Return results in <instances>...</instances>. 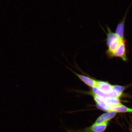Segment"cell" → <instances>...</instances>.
Listing matches in <instances>:
<instances>
[{
  "label": "cell",
  "mask_w": 132,
  "mask_h": 132,
  "mask_svg": "<svg viewBox=\"0 0 132 132\" xmlns=\"http://www.w3.org/2000/svg\"><path fill=\"white\" fill-rule=\"evenodd\" d=\"M125 39L122 41L117 49L110 57L121 58L123 60L127 59L126 56V45Z\"/></svg>",
  "instance_id": "6da1fadb"
},
{
  "label": "cell",
  "mask_w": 132,
  "mask_h": 132,
  "mask_svg": "<svg viewBox=\"0 0 132 132\" xmlns=\"http://www.w3.org/2000/svg\"><path fill=\"white\" fill-rule=\"evenodd\" d=\"M108 121L103 122L95 123L90 127L85 129L80 132H103L106 129Z\"/></svg>",
  "instance_id": "7a4b0ae2"
},
{
  "label": "cell",
  "mask_w": 132,
  "mask_h": 132,
  "mask_svg": "<svg viewBox=\"0 0 132 132\" xmlns=\"http://www.w3.org/2000/svg\"><path fill=\"white\" fill-rule=\"evenodd\" d=\"M70 70L72 71L74 74H75L86 85L88 86L89 87H92V88L96 86L97 83V81L94 80L93 79L90 78V77H88L80 75V74L76 73V72L73 71V70H71V69H70Z\"/></svg>",
  "instance_id": "3957f363"
},
{
  "label": "cell",
  "mask_w": 132,
  "mask_h": 132,
  "mask_svg": "<svg viewBox=\"0 0 132 132\" xmlns=\"http://www.w3.org/2000/svg\"><path fill=\"white\" fill-rule=\"evenodd\" d=\"M116 112L114 111L108 112L101 115L97 119L95 123H98L106 121H109L117 114Z\"/></svg>",
  "instance_id": "277c9868"
},
{
  "label": "cell",
  "mask_w": 132,
  "mask_h": 132,
  "mask_svg": "<svg viewBox=\"0 0 132 132\" xmlns=\"http://www.w3.org/2000/svg\"><path fill=\"white\" fill-rule=\"evenodd\" d=\"M96 87L108 95L113 90L112 85L108 82L101 81H97Z\"/></svg>",
  "instance_id": "5b68a950"
},
{
  "label": "cell",
  "mask_w": 132,
  "mask_h": 132,
  "mask_svg": "<svg viewBox=\"0 0 132 132\" xmlns=\"http://www.w3.org/2000/svg\"><path fill=\"white\" fill-rule=\"evenodd\" d=\"M127 12L126 13V14L125 17L123 18V20H122L119 24H118L116 30L115 34L117 35L119 37L122 39H125L124 37L125 23Z\"/></svg>",
  "instance_id": "8992f818"
},
{
  "label": "cell",
  "mask_w": 132,
  "mask_h": 132,
  "mask_svg": "<svg viewBox=\"0 0 132 132\" xmlns=\"http://www.w3.org/2000/svg\"><path fill=\"white\" fill-rule=\"evenodd\" d=\"M107 106H116L122 105L118 98L110 96L103 100Z\"/></svg>",
  "instance_id": "52a82bcc"
},
{
  "label": "cell",
  "mask_w": 132,
  "mask_h": 132,
  "mask_svg": "<svg viewBox=\"0 0 132 132\" xmlns=\"http://www.w3.org/2000/svg\"><path fill=\"white\" fill-rule=\"evenodd\" d=\"M123 39H121L120 38H118L116 39L115 40L113 41L110 44V45L108 47V49L107 52V53L110 56L117 49L120 44L121 43Z\"/></svg>",
  "instance_id": "ba28073f"
},
{
  "label": "cell",
  "mask_w": 132,
  "mask_h": 132,
  "mask_svg": "<svg viewBox=\"0 0 132 132\" xmlns=\"http://www.w3.org/2000/svg\"><path fill=\"white\" fill-rule=\"evenodd\" d=\"M108 106L109 112L114 111L116 113H125V112L132 113V109L128 108L123 105L119 106Z\"/></svg>",
  "instance_id": "9c48e42d"
},
{
  "label": "cell",
  "mask_w": 132,
  "mask_h": 132,
  "mask_svg": "<svg viewBox=\"0 0 132 132\" xmlns=\"http://www.w3.org/2000/svg\"><path fill=\"white\" fill-rule=\"evenodd\" d=\"M107 26V30H108V32L106 33L107 36V38L106 39V44L107 46L110 45L112 42L114 41L117 39L119 37L117 35L112 32L111 30L109 27L108 26Z\"/></svg>",
  "instance_id": "30bf717a"
},
{
  "label": "cell",
  "mask_w": 132,
  "mask_h": 132,
  "mask_svg": "<svg viewBox=\"0 0 132 132\" xmlns=\"http://www.w3.org/2000/svg\"><path fill=\"white\" fill-rule=\"evenodd\" d=\"M92 92L103 100L110 96L107 94L102 91L96 87H94L92 88Z\"/></svg>",
  "instance_id": "8fae6325"
},
{
  "label": "cell",
  "mask_w": 132,
  "mask_h": 132,
  "mask_svg": "<svg viewBox=\"0 0 132 132\" xmlns=\"http://www.w3.org/2000/svg\"><path fill=\"white\" fill-rule=\"evenodd\" d=\"M112 88L113 90L121 94H122L123 92L125 89L124 87L119 85H112Z\"/></svg>",
  "instance_id": "7c38bea8"
}]
</instances>
